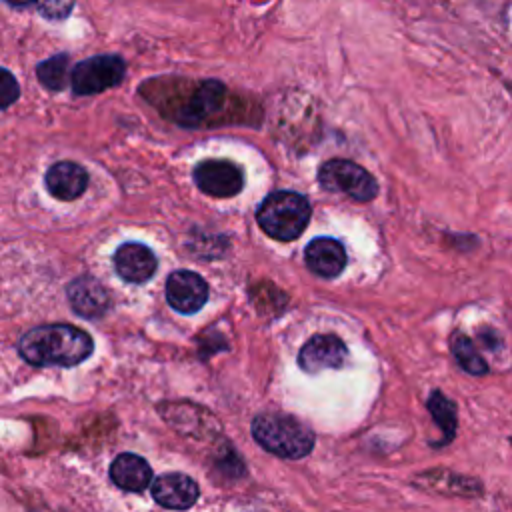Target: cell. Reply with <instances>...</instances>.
I'll list each match as a JSON object with an SVG mask.
<instances>
[{
  "mask_svg": "<svg viewBox=\"0 0 512 512\" xmlns=\"http://www.w3.org/2000/svg\"><path fill=\"white\" fill-rule=\"evenodd\" d=\"M310 214L312 208L306 196L292 190H276L256 208V222L270 238L292 242L306 230Z\"/></svg>",
  "mask_w": 512,
  "mask_h": 512,
  "instance_id": "obj_3",
  "label": "cell"
},
{
  "mask_svg": "<svg viewBox=\"0 0 512 512\" xmlns=\"http://www.w3.org/2000/svg\"><path fill=\"white\" fill-rule=\"evenodd\" d=\"M304 262L310 272L322 278H336L346 268L348 256L336 238L318 236L304 248Z\"/></svg>",
  "mask_w": 512,
  "mask_h": 512,
  "instance_id": "obj_12",
  "label": "cell"
},
{
  "mask_svg": "<svg viewBox=\"0 0 512 512\" xmlns=\"http://www.w3.org/2000/svg\"><path fill=\"white\" fill-rule=\"evenodd\" d=\"M38 12L50 20H62L72 12L74 0H36Z\"/></svg>",
  "mask_w": 512,
  "mask_h": 512,
  "instance_id": "obj_20",
  "label": "cell"
},
{
  "mask_svg": "<svg viewBox=\"0 0 512 512\" xmlns=\"http://www.w3.org/2000/svg\"><path fill=\"white\" fill-rule=\"evenodd\" d=\"M450 350L452 356L456 358L458 366L470 374V376H486L490 372L488 362L482 358V354L476 350L474 342L462 334V332H454L450 338Z\"/></svg>",
  "mask_w": 512,
  "mask_h": 512,
  "instance_id": "obj_17",
  "label": "cell"
},
{
  "mask_svg": "<svg viewBox=\"0 0 512 512\" xmlns=\"http://www.w3.org/2000/svg\"><path fill=\"white\" fill-rule=\"evenodd\" d=\"M74 94L90 96L118 86L126 74V62L118 54H98L78 62L70 72Z\"/></svg>",
  "mask_w": 512,
  "mask_h": 512,
  "instance_id": "obj_5",
  "label": "cell"
},
{
  "mask_svg": "<svg viewBox=\"0 0 512 512\" xmlns=\"http://www.w3.org/2000/svg\"><path fill=\"white\" fill-rule=\"evenodd\" d=\"M318 182L328 192H340L356 202H370L378 194L374 176L360 164L344 158H332L318 170Z\"/></svg>",
  "mask_w": 512,
  "mask_h": 512,
  "instance_id": "obj_4",
  "label": "cell"
},
{
  "mask_svg": "<svg viewBox=\"0 0 512 512\" xmlns=\"http://www.w3.org/2000/svg\"><path fill=\"white\" fill-rule=\"evenodd\" d=\"M480 340H482V344H484L486 348H490L492 352H496V350L502 346V338H500V334H498L494 328H484V330L480 332Z\"/></svg>",
  "mask_w": 512,
  "mask_h": 512,
  "instance_id": "obj_22",
  "label": "cell"
},
{
  "mask_svg": "<svg viewBox=\"0 0 512 512\" xmlns=\"http://www.w3.org/2000/svg\"><path fill=\"white\" fill-rule=\"evenodd\" d=\"M430 480V486L434 490H438L442 484L450 486L448 494H456V496H464V498H478L484 494V486L478 482V478H470V476H460V474H452L446 470H434V472H426L424 474Z\"/></svg>",
  "mask_w": 512,
  "mask_h": 512,
  "instance_id": "obj_18",
  "label": "cell"
},
{
  "mask_svg": "<svg viewBox=\"0 0 512 512\" xmlns=\"http://www.w3.org/2000/svg\"><path fill=\"white\" fill-rule=\"evenodd\" d=\"M4 2H8L10 6H28V4H32V2H36V0H4Z\"/></svg>",
  "mask_w": 512,
  "mask_h": 512,
  "instance_id": "obj_23",
  "label": "cell"
},
{
  "mask_svg": "<svg viewBox=\"0 0 512 512\" xmlns=\"http://www.w3.org/2000/svg\"><path fill=\"white\" fill-rule=\"evenodd\" d=\"M0 88H2L0 90V104H2V108H8L20 96V90H18L16 78L6 68L0 72Z\"/></svg>",
  "mask_w": 512,
  "mask_h": 512,
  "instance_id": "obj_21",
  "label": "cell"
},
{
  "mask_svg": "<svg viewBox=\"0 0 512 512\" xmlns=\"http://www.w3.org/2000/svg\"><path fill=\"white\" fill-rule=\"evenodd\" d=\"M114 270L124 282L142 284L150 280L158 268V260L154 252L140 242L120 244L114 252Z\"/></svg>",
  "mask_w": 512,
  "mask_h": 512,
  "instance_id": "obj_10",
  "label": "cell"
},
{
  "mask_svg": "<svg viewBox=\"0 0 512 512\" xmlns=\"http://www.w3.org/2000/svg\"><path fill=\"white\" fill-rule=\"evenodd\" d=\"M426 408L432 416V420L436 422V426L442 432V438L436 442H430V446L440 448L446 446L454 440L456 436V428H458V406L452 398H448L442 390H432L428 400H426Z\"/></svg>",
  "mask_w": 512,
  "mask_h": 512,
  "instance_id": "obj_16",
  "label": "cell"
},
{
  "mask_svg": "<svg viewBox=\"0 0 512 512\" xmlns=\"http://www.w3.org/2000/svg\"><path fill=\"white\" fill-rule=\"evenodd\" d=\"M68 54H56L36 66V76L40 84L48 90H62L72 74H68Z\"/></svg>",
  "mask_w": 512,
  "mask_h": 512,
  "instance_id": "obj_19",
  "label": "cell"
},
{
  "mask_svg": "<svg viewBox=\"0 0 512 512\" xmlns=\"http://www.w3.org/2000/svg\"><path fill=\"white\" fill-rule=\"evenodd\" d=\"M92 352V336L72 324L36 326L18 340V354L32 366L70 368L90 358Z\"/></svg>",
  "mask_w": 512,
  "mask_h": 512,
  "instance_id": "obj_1",
  "label": "cell"
},
{
  "mask_svg": "<svg viewBox=\"0 0 512 512\" xmlns=\"http://www.w3.org/2000/svg\"><path fill=\"white\" fill-rule=\"evenodd\" d=\"M66 296H68L72 310L86 320L102 318L110 308L108 290L92 276L74 278L66 286Z\"/></svg>",
  "mask_w": 512,
  "mask_h": 512,
  "instance_id": "obj_11",
  "label": "cell"
},
{
  "mask_svg": "<svg viewBox=\"0 0 512 512\" xmlns=\"http://www.w3.org/2000/svg\"><path fill=\"white\" fill-rule=\"evenodd\" d=\"M152 498L162 506L170 510H188L196 504L200 488L194 478L182 472H166L154 478L152 486Z\"/></svg>",
  "mask_w": 512,
  "mask_h": 512,
  "instance_id": "obj_9",
  "label": "cell"
},
{
  "mask_svg": "<svg viewBox=\"0 0 512 512\" xmlns=\"http://www.w3.org/2000/svg\"><path fill=\"white\" fill-rule=\"evenodd\" d=\"M226 98V86L218 80H204L196 84L190 100L182 104L176 112L178 122L184 124H198L200 120L210 118L224 106Z\"/></svg>",
  "mask_w": 512,
  "mask_h": 512,
  "instance_id": "obj_13",
  "label": "cell"
},
{
  "mask_svg": "<svg viewBox=\"0 0 512 512\" xmlns=\"http://www.w3.org/2000/svg\"><path fill=\"white\" fill-rule=\"evenodd\" d=\"M110 480L126 490V492H144L148 486H152V468L150 464L132 452L118 454L110 464Z\"/></svg>",
  "mask_w": 512,
  "mask_h": 512,
  "instance_id": "obj_15",
  "label": "cell"
},
{
  "mask_svg": "<svg viewBox=\"0 0 512 512\" xmlns=\"http://www.w3.org/2000/svg\"><path fill=\"white\" fill-rule=\"evenodd\" d=\"M192 178L212 198H232L244 188V174L230 160H202L196 164Z\"/></svg>",
  "mask_w": 512,
  "mask_h": 512,
  "instance_id": "obj_6",
  "label": "cell"
},
{
  "mask_svg": "<svg viewBox=\"0 0 512 512\" xmlns=\"http://www.w3.org/2000/svg\"><path fill=\"white\" fill-rule=\"evenodd\" d=\"M44 184L50 196H54L56 200L70 202L84 194L88 186V172L84 166L76 162L62 160L48 168L44 176Z\"/></svg>",
  "mask_w": 512,
  "mask_h": 512,
  "instance_id": "obj_14",
  "label": "cell"
},
{
  "mask_svg": "<svg viewBox=\"0 0 512 512\" xmlns=\"http://www.w3.org/2000/svg\"><path fill=\"white\" fill-rule=\"evenodd\" d=\"M250 430L258 446L286 460H300L308 456L316 442L314 432L304 422L290 414H258L252 420Z\"/></svg>",
  "mask_w": 512,
  "mask_h": 512,
  "instance_id": "obj_2",
  "label": "cell"
},
{
  "mask_svg": "<svg viewBox=\"0 0 512 512\" xmlns=\"http://www.w3.org/2000/svg\"><path fill=\"white\" fill-rule=\"evenodd\" d=\"M346 356H348V348L338 336L314 334L300 348L298 366L308 374H316L322 370H336L344 366Z\"/></svg>",
  "mask_w": 512,
  "mask_h": 512,
  "instance_id": "obj_7",
  "label": "cell"
},
{
  "mask_svg": "<svg viewBox=\"0 0 512 512\" xmlns=\"http://www.w3.org/2000/svg\"><path fill=\"white\" fill-rule=\"evenodd\" d=\"M206 280L192 270H176L166 280V300L180 314H194L208 302Z\"/></svg>",
  "mask_w": 512,
  "mask_h": 512,
  "instance_id": "obj_8",
  "label": "cell"
}]
</instances>
